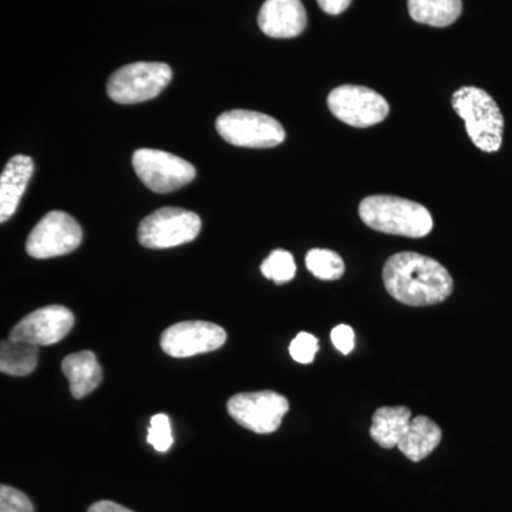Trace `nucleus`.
<instances>
[{
    "instance_id": "1",
    "label": "nucleus",
    "mask_w": 512,
    "mask_h": 512,
    "mask_svg": "<svg viewBox=\"0 0 512 512\" xmlns=\"http://www.w3.org/2000/svg\"><path fill=\"white\" fill-rule=\"evenodd\" d=\"M383 282L396 301L407 306H430L446 301L453 292L450 272L436 259L399 252L387 259Z\"/></svg>"
},
{
    "instance_id": "2",
    "label": "nucleus",
    "mask_w": 512,
    "mask_h": 512,
    "mask_svg": "<svg viewBox=\"0 0 512 512\" xmlns=\"http://www.w3.org/2000/svg\"><path fill=\"white\" fill-rule=\"evenodd\" d=\"M359 215L367 227L397 237L423 238L433 229V218L426 207L394 195L365 198L360 202Z\"/></svg>"
},
{
    "instance_id": "3",
    "label": "nucleus",
    "mask_w": 512,
    "mask_h": 512,
    "mask_svg": "<svg viewBox=\"0 0 512 512\" xmlns=\"http://www.w3.org/2000/svg\"><path fill=\"white\" fill-rule=\"evenodd\" d=\"M453 109L466 123L468 137L484 153L503 146L504 117L497 101L478 87H461L451 99Z\"/></svg>"
},
{
    "instance_id": "4",
    "label": "nucleus",
    "mask_w": 512,
    "mask_h": 512,
    "mask_svg": "<svg viewBox=\"0 0 512 512\" xmlns=\"http://www.w3.org/2000/svg\"><path fill=\"white\" fill-rule=\"evenodd\" d=\"M173 79L168 64L138 62L120 67L107 82V94L119 104H137L156 99Z\"/></svg>"
},
{
    "instance_id": "5",
    "label": "nucleus",
    "mask_w": 512,
    "mask_h": 512,
    "mask_svg": "<svg viewBox=\"0 0 512 512\" xmlns=\"http://www.w3.org/2000/svg\"><path fill=\"white\" fill-rule=\"evenodd\" d=\"M215 126L227 143L237 147L272 148L284 143L286 138L282 124L259 111H225Z\"/></svg>"
},
{
    "instance_id": "6",
    "label": "nucleus",
    "mask_w": 512,
    "mask_h": 512,
    "mask_svg": "<svg viewBox=\"0 0 512 512\" xmlns=\"http://www.w3.org/2000/svg\"><path fill=\"white\" fill-rule=\"evenodd\" d=\"M200 232V215L183 208L165 207L141 221L138 241L148 249L174 248L194 241Z\"/></svg>"
},
{
    "instance_id": "7",
    "label": "nucleus",
    "mask_w": 512,
    "mask_h": 512,
    "mask_svg": "<svg viewBox=\"0 0 512 512\" xmlns=\"http://www.w3.org/2000/svg\"><path fill=\"white\" fill-rule=\"evenodd\" d=\"M134 170L151 191L168 194L185 187L197 175L194 165L167 151L141 148L133 156Z\"/></svg>"
},
{
    "instance_id": "8",
    "label": "nucleus",
    "mask_w": 512,
    "mask_h": 512,
    "mask_svg": "<svg viewBox=\"0 0 512 512\" xmlns=\"http://www.w3.org/2000/svg\"><path fill=\"white\" fill-rule=\"evenodd\" d=\"M227 409L229 416L244 429L269 434L281 427L289 402L282 394L264 390L235 394L228 400Z\"/></svg>"
},
{
    "instance_id": "9",
    "label": "nucleus",
    "mask_w": 512,
    "mask_h": 512,
    "mask_svg": "<svg viewBox=\"0 0 512 512\" xmlns=\"http://www.w3.org/2000/svg\"><path fill=\"white\" fill-rule=\"evenodd\" d=\"M82 241L79 222L66 212L52 211L30 232L26 252L35 259L56 258L76 251Z\"/></svg>"
},
{
    "instance_id": "10",
    "label": "nucleus",
    "mask_w": 512,
    "mask_h": 512,
    "mask_svg": "<svg viewBox=\"0 0 512 512\" xmlns=\"http://www.w3.org/2000/svg\"><path fill=\"white\" fill-rule=\"evenodd\" d=\"M328 106L336 119L359 128L382 123L390 111L386 99L375 90L353 84L333 89L328 97Z\"/></svg>"
},
{
    "instance_id": "11",
    "label": "nucleus",
    "mask_w": 512,
    "mask_h": 512,
    "mask_svg": "<svg viewBox=\"0 0 512 512\" xmlns=\"http://www.w3.org/2000/svg\"><path fill=\"white\" fill-rule=\"evenodd\" d=\"M227 342V332L221 326L202 320L175 323L161 336V348L171 357H191L214 352Z\"/></svg>"
},
{
    "instance_id": "12",
    "label": "nucleus",
    "mask_w": 512,
    "mask_h": 512,
    "mask_svg": "<svg viewBox=\"0 0 512 512\" xmlns=\"http://www.w3.org/2000/svg\"><path fill=\"white\" fill-rule=\"evenodd\" d=\"M74 325L70 309L60 305L37 309L20 320L9 333V339L23 340L36 346H50L66 338Z\"/></svg>"
},
{
    "instance_id": "13",
    "label": "nucleus",
    "mask_w": 512,
    "mask_h": 512,
    "mask_svg": "<svg viewBox=\"0 0 512 512\" xmlns=\"http://www.w3.org/2000/svg\"><path fill=\"white\" fill-rule=\"evenodd\" d=\"M308 23L301 0H266L258 16V25L266 36L291 39L303 33Z\"/></svg>"
},
{
    "instance_id": "14",
    "label": "nucleus",
    "mask_w": 512,
    "mask_h": 512,
    "mask_svg": "<svg viewBox=\"0 0 512 512\" xmlns=\"http://www.w3.org/2000/svg\"><path fill=\"white\" fill-rule=\"evenodd\" d=\"M32 158L15 156L10 158L0 177V221L6 222L18 210L19 202L32 178Z\"/></svg>"
},
{
    "instance_id": "15",
    "label": "nucleus",
    "mask_w": 512,
    "mask_h": 512,
    "mask_svg": "<svg viewBox=\"0 0 512 512\" xmlns=\"http://www.w3.org/2000/svg\"><path fill=\"white\" fill-rule=\"evenodd\" d=\"M62 370L70 383L74 399H83L100 386L103 372L97 357L90 350L73 353L63 360Z\"/></svg>"
},
{
    "instance_id": "16",
    "label": "nucleus",
    "mask_w": 512,
    "mask_h": 512,
    "mask_svg": "<svg viewBox=\"0 0 512 512\" xmlns=\"http://www.w3.org/2000/svg\"><path fill=\"white\" fill-rule=\"evenodd\" d=\"M412 420V412L407 407H380L373 416L370 437L380 447H397L406 436Z\"/></svg>"
},
{
    "instance_id": "17",
    "label": "nucleus",
    "mask_w": 512,
    "mask_h": 512,
    "mask_svg": "<svg viewBox=\"0 0 512 512\" xmlns=\"http://www.w3.org/2000/svg\"><path fill=\"white\" fill-rule=\"evenodd\" d=\"M441 437H443L441 429L433 420L426 416H417L410 423L406 436L397 447L404 456L417 463V461L429 457L436 450Z\"/></svg>"
},
{
    "instance_id": "18",
    "label": "nucleus",
    "mask_w": 512,
    "mask_h": 512,
    "mask_svg": "<svg viewBox=\"0 0 512 512\" xmlns=\"http://www.w3.org/2000/svg\"><path fill=\"white\" fill-rule=\"evenodd\" d=\"M409 12L414 22L434 28H446L453 25L461 12V0H409Z\"/></svg>"
},
{
    "instance_id": "19",
    "label": "nucleus",
    "mask_w": 512,
    "mask_h": 512,
    "mask_svg": "<svg viewBox=\"0 0 512 512\" xmlns=\"http://www.w3.org/2000/svg\"><path fill=\"white\" fill-rule=\"evenodd\" d=\"M39 362V346L8 339L0 345V370L9 376H29Z\"/></svg>"
},
{
    "instance_id": "20",
    "label": "nucleus",
    "mask_w": 512,
    "mask_h": 512,
    "mask_svg": "<svg viewBox=\"0 0 512 512\" xmlns=\"http://www.w3.org/2000/svg\"><path fill=\"white\" fill-rule=\"evenodd\" d=\"M306 268L322 281H338L345 274L342 256L330 249H311L306 255Z\"/></svg>"
},
{
    "instance_id": "21",
    "label": "nucleus",
    "mask_w": 512,
    "mask_h": 512,
    "mask_svg": "<svg viewBox=\"0 0 512 512\" xmlns=\"http://www.w3.org/2000/svg\"><path fill=\"white\" fill-rule=\"evenodd\" d=\"M261 272L266 279H271L276 284H286V282L292 281L295 278V259H293L291 252L285 251V249H275L262 262Z\"/></svg>"
},
{
    "instance_id": "22",
    "label": "nucleus",
    "mask_w": 512,
    "mask_h": 512,
    "mask_svg": "<svg viewBox=\"0 0 512 512\" xmlns=\"http://www.w3.org/2000/svg\"><path fill=\"white\" fill-rule=\"evenodd\" d=\"M147 441L158 453H167L174 443L173 430L167 414H156L150 421Z\"/></svg>"
},
{
    "instance_id": "23",
    "label": "nucleus",
    "mask_w": 512,
    "mask_h": 512,
    "mask_svg": "<svg viewBox=\"0 0 512 512\" xmlns=\"http://www.w3.org/2000/svg\"><path fill=\"white\" fill-rule=\"evenodd\" d=\"M319 350V340L308 332H301L292 340L289 346V353L295 362L302 365H309L315 360L316 353Z\"/></svg>"
},
{
    "instance_id": "24",
    "label": "nucleus",
    "mask_w": 512,
    "mask_h": 512,
    "mask_svg": "<svg viewBox=\"0 0 512 512\" xmlns=\"http://www.w3.org/2000/svg\"><path fill=\"white\" fill-rule=\"evenodd\" d=\"M0 512H35L28 495L9 485L0 487Z\"/></svg>"
},
{
    "instance_id": "25",
    "label": "nucleus",
    "mask_w": 512,
    "mask_h": 512,
    "mask_svg": "<svg viewBox=\"0 0 512 512\" xmlns=\"http://www.w3.org/2000/svg\"><path fill=\"white\" fill-rule=\"evenodd\" d=\"M330 338H332L335 348L343 355H349L355 348V332L348 325H339L333 328Z\"/></svg>"
},
{
    "instance_id": "26",
    "label": "nucleus",
    "mask_w": 512,
    "mask_h": 512,
    "mask_svg": "<svg viewBox=\"0 0 512 512\" xmlns=\"http://www.w3.org/2000/svg\"><path fill=\"white\" fill-rule=\"evenodd\" d=\"M352 0H318V5L328 15H340L349 8Z\"/></svg>"
},
{
    "instance_id": "27",
    "label": "nucleus",
    "mask_w": 512,
    "mask_h": 512,
    "mask_svg": "<svg viewBox=\"0 0 512 512\" xmlns=\"http://www.w3.org/2000/svg\"><path fill=\"white\" fill-rule=\"evenodd\" d=\"M87 512H134L123 507V505L113 503V501H99L94 503Z\"/></svg>"
}]
</instances>
